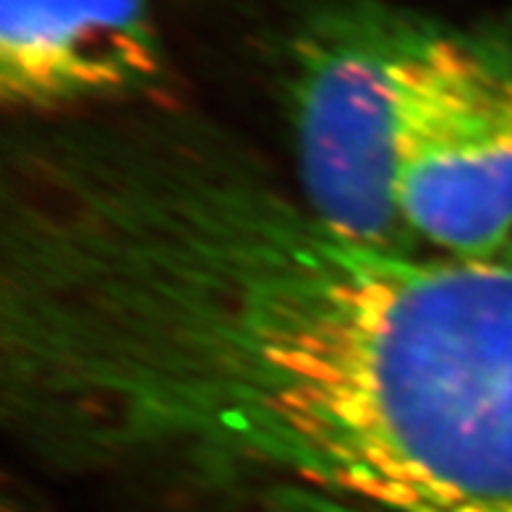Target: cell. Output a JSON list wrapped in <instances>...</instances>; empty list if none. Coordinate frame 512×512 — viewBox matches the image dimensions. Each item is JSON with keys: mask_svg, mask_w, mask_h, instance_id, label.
I'll return each instance as SVG.
<instances>
[{"mask_svg": "<svg viewBox=\"0 0 512 512\" xmlns=\"http://www.w3.org/2000/svg\"><path fill=\"white\" fill-rule=\"evenodd\" d=\"M0 343L8 416L61 458L512 512V243L358 241L209 134L24 144Z\"/></svg>", "mask_w": 512, "mask_h": 512, "instance_id": "6da1fadb", "label": "cell"}, {"mask_svg": "<svg viewBox=\"0 0 512 512\" xmlns=\"http://www.w3.org/2000/svg\"><path fill=\"white\" fill-rule=\"evenodd\" d=\"M429 19L379 0H335L290 48L298 199L330 228L395 251H426L398 202V134Z\"/></svg>", "mask_w": 512, "mask_h": 512, "instance_id": "7a4b0ae2", "label": "cell"}, {"mask_svg": "<svg viewBox=\"0 0 512 512\" xmlns=\"http://www.w3.org/2000/svg\"><path fill=\"white\" fill-rule=\"evenodd\" d=\"M398 202L424 249L512 243V27L429 19L405 89Z\"/></svg>", "mask_w": 512, "mask_h": 512, "instance_id": "3957f363", "label": "cell"}, {"mask_svg": "<svg viewBox=\"0 0 512 512\" xmlns=\"http://www.w3.org/2000/svg\"><path fill=\"white\" fill-rule=\"evenodd\" d=\"M168 81L149 0H0V97L21 115L147 100Z\"/></svg>", "mask_w": 512, "mask_h": 512, "instance_id": "277c9868", "label": "cell"}, {"mask_svg": "<svg viewBox=\"0 0 512 512\" xmlns=\"http://www.w3.org/2000/svg\"><path fill=\"white\" fill-rule=\"evenodd\" d=\"M270 512H366L361 507H353L343 499L327 497L319 492H306V489H283L272 502Z\"/></svg>", "mask_w": 512, "mask_h": 512, "instance_id": "5b68a950", "label": "cell"}]
</instances>
